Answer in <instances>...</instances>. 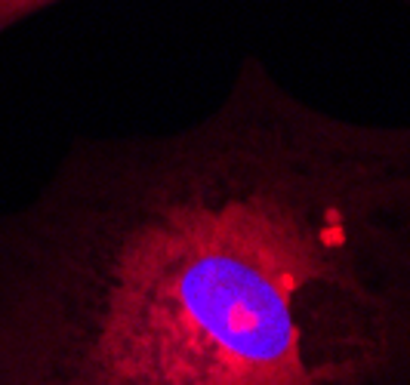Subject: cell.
I'll list each match as a JSON object with an SVG mask.
<instances>
[{
    "instance_id": "cell-1",
    "label": "cell",
    "mask_w": 410,
    "mask_h": 385,
    "mask_svg": "<svg viewBox=\"0 0 410 385\" xmlns=\"http://www.w3.org/2000/svg\"><path fill=\"white\" fill-rule=\"evenodd\" d=\"M0 385H410V120L244 52L198 117L71 139L0 210Z\"/></svg>"
}]
</instances>
